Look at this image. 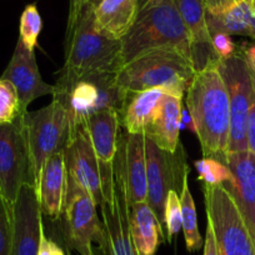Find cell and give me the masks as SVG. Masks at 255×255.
Segmentation results:
<instances>
[{
	"label": "cell",
	"mask_w": 255,
	"mask_h": 255,
	"mask_svg": "<svg viewBox=\"0 0 255 255\" xmlns=\"http://www.w3.org/2000/svg\"><path fill=\"white\" fill-rule=\"evenodd\" d=\"M218 70L229 97L230 135L228 151L248 150L247 122L252 103V72L239 50L225 60H219Z\"/></svg>",
	"instance_id": "8fae6325"
},
{
	"label": "cell",
	"mask_w": 255,
	"mask_h": 255,
	"mask_svg": "<svg viewBox=\"0 0 255 255\" xmlns=\"http://www.w3.org/2000/svg\"><path fill=\"white\" fill-rule=\"evenodd\" d=\"M179 197H180L181 204V229L184 232L186 249L190 253L197 252L204 245V242L199 232L197 210H195L194 200L189 189L188 176L184 179L183 188Z\"/></svg>",
	"instance_id": "d4e9b609"
},
{
	"label": "cell",
	"mask_w": 255,
	"mask_h": 255,
	"mask_svg": "<svg viewBox=\"0 0 255 255\" xmlns=\"http://www.w3.org/2000/svg\"><path fill=\"white\" fill-rule=\"evenodd\" d=\"M1 78L15 88L23 113L28 112L29 104L38 98L54 94V85L46 84L41 78L34 50L26 48L20 39Z\"/></svg>",
	"instance_id": "e0dca14e"
},
{
	"label": "cell",
	"mask_w": 255,
	"mask_h": 255,
	"mask_svg": "<svg viewBox=\"0 0 255 255\" xmlns=\"http://www.w3.org/2000/svg\"><path fill=\"white\" fill-rule=\"evenodd\" d=\"M145 159L146 202L164 228V210L169 191L175 190L180 194L184 179L189 175L185 151L180 144L176 151L169 153L145 136Z\"/></svg>",
	"instance_id": "30bf717a"
},
{
	"label": "cell",
	"mask_w": 255,
	"mask_h": 255,
	"mask_svg": "<svg viewBox=\"0 0 255 255\" xmlns=\"http://www.w3.org/2000/svg\"><path fill=\"white\" fill-rule=\"evenodd\" d=\"M193 61L174 50H151L123 65L117 83L127 92L161 89L183 99L195 75Z\"/></svg>",
	"instance_id": "3957f363"
},
{
	"label": "cell",
	"mask_w": 255,
	"mask_h": 255,
	"mask_svg": "<svg viewBox=\"0 0 255 255\" xmlns=\"http://www.w3.org/2000/svg\"><path fill=\"white\" fill-rule=\"evenodd\" d=\"M207 218L212 223L218 255H255V244L224 185L203 186Z\"/></svg>",
	"instance_id": "52a82bcc"
},
{
	"label": "cell",
	"mask_w": 255,
	"mask_h": 255,
	"mask_svg": "<svg viewBox=\"0 0 255 255\" xmlns=\"http://www.w3.org/2000/svg\"><path fill=\"white\" fill-rule=\"evenodd\" d=\"M97 208L92 195L68 175L65 204L59 222H61L65 245L80 255H94L93 243L99 245L104 237L103 222L98 218Z\"/></svg>",
	"instance_id": "9c48e42d"
},
{
	"label": "cell",
	"mask_w": 255,
	"mask_h": 255,
	"mask_svg": "<svg viewBox=\"0 0 255 255\" xmlns=\"http://www.w3.org/2000/svg\"><path fill=\"white\" fill-rule=\"evenodd\" d=\"M204 3H205V4H207V0H204Z\"/></svg>",
	"instance_id": "ee69618b"
},
{
	"label": "cell",
	"mask_w": 255,
	"mask_h": 255,
	"mask_svg": "<svg viewBox=\"0 0 255 255\" xmlns=\"http://www.w3.org/2000/svg\"><path fill=\"white\" fill-rule=\"evenodd\" d=\"M179 193L175 190L169 191L164 210V230L166 233L168 242H171L174 237L181 229V204Z\"/></svg>",
	"instance_id": "f1b7e54d"
},
{
	"label": "cell",
	"mask_w": 255,
	"mask_h": 255,
	"mask_svg": "<svg viewBox=\"0 0 255 255\" xmlns=\"http://www.w3.org/2000/svg\"><path fill=\"white\" fill-rule=\"evenodd\" d=\"M23 114L15 88L10 82L0 78V124L15 122Z\"/></svg>",
	"instance_id": "83f0119b"
},
{
	"label": "cell",
	"mask_w": 255,
	"mask_h": 255,
	"mask_svg": "<svg viewBox=\"0 0 255 255\" xmlns=\"http://www.w3.org/2000/svg\"><path fill=\"white\" fill-rule=\"evenodd\" d=\"M249 25L252 29V38L255 39V10L253 9L249 15Z\"/></svg>",
	"instance_id": "74e56055"
},
{
	"label": "cell",
	"mask_w": 255,
	"mask_h": 255,
	"mask_svg": "<svg viewBox=\"0 0 255 255\" xmlns=\"http://www.w3.org/2000/svg\"><path fill=\"white\" fill-rule=\"evenodd\" d=\"M224 161L232 170L233 180L222 185L232 195L255 244V154L228 151Z\"/></svg>",
	"instance_id": "2e32d148"
},
{
	"label": "cell",
	"mask_w": 255,
	"mask_h": 255,
	"mask_svg": "<svg viewBox=\"0 0 255 255\" xmlns=\"http://www.w3.org/2000/svg\"><path fill=\"white\" fill-rule=\"evenodd\" d=\"M120 40L108 38L98 30L94 9L87 4L82 13L67 24L65 64L60 72L75 75L118 72L120 69Z\"/></svg>",
	"instance_id": "277c9868"
},
{
	"label": "cell",
	"mask_w": 255,
	"mask_h": 255,
	"mask_svg": "<svg viewBox=\"0 0 255 255\" xmlns=\"http://www.w3.org/2000/svg\"><path fill=\"white\" fill-rule=\"evenodd\" d=\"M85 124L99 163L103 198H104L103 202H113L114 163L118 153V144H119V113L115 109L94 113L85 120Z\"/></svg>",
	"instance_id": "5bb4252c"
},
{
	"label": "cell",
	"mask_w": 255,
	"mask_h": 255,
	"mask_svg": "<svg viewBox=\"0 0 255 255\" xmlns=\"http://www.w3.org/2000/svg\"><path fill=\"white\" fill-rule=\"evenodd\" d=\"M23 123L30 160L31 185L36 190L44 164L67 144L70 120L63 104L53 99L48 107L24 113Z\"/></svg>",
	"instance_id": "8992f818"
},
{
	"label": "cell",
	"mask_w": 255,
	"mask_h": 255,
	"mask_svg": "<svg viewBox=\"0 0 255 255\" xmlns=\"http://www.w3.org/2000/svg\"><path fill=\"white\" fill-rule=\"evenodd\" d=\"M127 92L117 83V72L87 73L75 75L59 73L53 99L68 112L70 128L84 123L94 113L122 109Z\"/></svg>",
	"instance_id": "5b68a950"
},
{
	"label": "cell",
	"mask_w": 255,
	"mask_h": 255,
	"mask_svg": "<svg viewBox=\"0 0 255 255\" xmlns=\"http://www.w3.org/2000/svg\"><path fill=\"white\" fill-rule=\"evenodd\" d=\"M88 4V0H70L69 5V16H68V23H72L84 9Z\"/></svg>",
	"instance_id": "8d00e7d4"
},
{
	"label": "cell",
	"mask_w": 255,
	"mask_h": 255,
	"mask_svg": "<svg viewBox=\"0 0 255 255\" xmlns=\"http://www.w3.org/2000/svg\"><path fill=\"white\" fill-rule=\"evenodd\" d=\"M218 63L195 73L185 93V102L203 155L224 161L229 145L230 107Z\"/></svg>",
	"instance_id": "6da1fadb"
},
{
	"label": "cell",
	"mask_w": 255,
	"mask_h": 255,
	"mask_svg": "<svg viewBox=\"0 0 255 255\" xmlns=\"http://www.w3.org/2000/svg\"><path fill=\"white\" fill-rule=\"evenodd\" d=\"M63 151L68 175L87 190L100 207L104 198L99 163L85 122L70 128L69 138Z\"/></svg>",
	"instance_id": "4fadbf2b"
},
{
	"label": "cell",
	"mask_w": 255,
	"mask_h": 255,
	"mask_svg": "<svg viewBox=\"0 0 255 255\" xmlns=\"http://www.w3.org/2000/svg\"><path fill=\"white\" fill-rule=\"evenodd\" d=\"M124 171L127 183V194L129 205L146 202L148 184H146L145 136L144 134H130L125 131L120 135Z\"/></svg>",
	"instance_id": "ffe728a7"
},
{
	"label": "cell",
	"mask_w": 255,
	"mask_h": 255,
	"mask_svg": "<svg viewBox=\"0 0 255 255\" xmlns=\"http://www.w3.org/2000/svg\"><path fill=\"white\" fill-rule=\"evenodd\" d=\"M210 38H212V46L215 55L219 58V60H225L237 53V46L233 41L232 35L222 30L210 31Z\"/></svg>",
	"instance_id": "4dcf8cb0"
},
{
	"label": "cell",
	"mask_w": 255,
	"mask_h": 255,
	"mask_svg": "<svg viewBox=\"0 0 255 255\" xmlns=\"http://www.w3.org/2000/svg\"><path fill=\"white\" fill-rule=\"evenodd\" d=\"M67 255H70V253H69V252H68V249H67Z\"/></svg>",
	"instance_id": "7bdbcfd3"
},
{
	"label": "cell",
	"mask_w": 255,
	"mask_h": 255,
	"mask_svg": "<svg viewBox=\"0 0 255 255\" xmlns=\"http://www.w3.org/2000/svg\"><path fill=\"white\" fill-rule=\"evenodd\" d=\"M130 232L134 245L140 255H155L159 245L165 240L164 228L148 202L130 205Z\"/></svg>",
	"instance_id": "cb8c5ba5"
},
{
	"label": "cell",
	"mask_w": 255,
	"mask_h": 255,
	"mask_svg": "<svg viewBox=\"0 0 255 255\" xmlns=\"http://www.w3.org/2000/svg\"><path fill=\"white\" fill-rule=\"evenodd\" d=\"M191 39V60L195 72L219 61L212 46L204 0H174Z\"/></svg>",
	"instance_id": "ac0fdd59"
},
{
	"label": "cell",
	"mask_w": 255,
	"mask_h": 255,
	"mask_svg": "<svg viewBox=\"0 0 255 255\" xmlns=\"http://www.w3.org/2000/svg\"><path fill=\"white\" fill-rule=\"evenodd\" d=\"M164 94L161 89L127 92L119 110L120 127L124 128L127 133L145 134L158 114Z\"/></svg>",
	"instance_id": "44dd1931"
},
{
	"label": "cell",
	"mask_w": 255,
	"mask_h": 255,
	"mask_svg": "<svg viewBox=\"0 0 255 255\" xmlns=\"http://www.w3.org/2000/svg\"><path fill=\"white\" fill-rule=\"evenodd\" d=\"M120 43V68L141 54L159 49L178 51L191 60L190 35L174 0L141 6L135 23Z\"/></svg>",
	"instance_id": "7a4b0ae2"
},
{
	"label": "cell",
	"mask_w": 255,
	"mask_h": 255,
	"mask_svg": "<svg viewBox=\"0 0 255 255\" xmlns=\"http://www.w3.org/2000/svg\"><path fill=\"white\" fill-rule=\"evenodd\" d=\"M11 223L10 255H38L44 223L38 194L30 183L24 184L19 191L11 209Z\"/></svg>",
	"instance_id": "9a60e30c"
},
{
	"label": "cell",
	"mask_w": 255,
	"mask_h": 255,
	"mask_svg": "<svg viewBox=\"0 0 255 255\" xmlns=\"http://www.w3.org/2000/svg\"><path fill=\"white\" fill-rule=\"evenodd\" d=\"M38 255H67V250H64L55 240L49 238L45 233V228L43 227Z\"/></svg>",
	"instance_id": "d6a6232c"
},
{
	"label": "cell",
	"mask_w": 255,
	"mask_h": 255,
	"mask_svg": "<svg viewBox=\"0 0 255 255\" xmlns=\"http://www.w3.org/2000/svg\"><path fill=\"white\" fill-rule=\"evenodd\" d=\"M140 0H100L94 8L95 26L103 35L122 40L135 23Z\"/></svg>",
	"instance_id": "7402d4cb"
},
{
	"label": "cell",
	"mask_w": 255,
	"mask_h": 255,
	"mask_svg": "<svg viewBox=\"0 0 255 255\" xmlns=\"http://www.w3.org/2000/svg\"><path fill=\"white\" fill-rule=\"evenodd\" d=\"M252 83H253V93H252V103H250L249 114H248L247 122V140H248V150L255 154V73H252Z\"/></svg>",
	"instance_id": "1f68e13d"
},
{
	"label": "cell",
	"mask_w": 255,
	"mask_h": 255,
	"mask_svg": "<svg viewBox=\"0 0 255 255\" xmlns=\"http://www.w3.org/2000/svg\"><path fill=\"white\" fill-rule=\"evenodd\" d=\"M145 1H146V0H140L141 5H143V4L145 3ZM99 3H100V0H88V4H89V5L92 6L93 9H94L95 6H97ZM140 8H141V6H140Z\"/></svg>",
	"instance_id": "f35d334b"
},
{
	"label": "cell",
	"mask_w": 255,
	"mask_h": 255,
	"mask_svg": "<svg viewBox=\"0 0 255 255\" xmlns=\"http://www.w3.org/2000/svg\"><path fill=\"white\" fill-rule=\"evenodd\" d=\"M68 173L64 151H56L48 159L41 170L36 194L43 217L59 222L64 212L67 195Z\"/></svg>",
	"instance_id": "d6986e66"
},
{
	"label": "cell",
	"mask_w": 255,
	"mask_h": 255,
	"mask_svg": "<svg viewBox=\"0 0 255 255\" xmlns=\"http://www.w3.org/2000/svg\"><path fill=\"white\" fill-rule=\"evenodd\" d=\"M43 28V21L35 4H29L25 6L20 16V28H19V39L24 45L30 50H34L38 44L39 34Z\"/></svg>",
	"instance_id": "4316f807"
},
{
	"label": "cell",
	"mask_w": 255,
	"mask_h": 255,
	"mask_svg": "<svg viewBox=\"0 0 255 255\" xmlns=\"http://www.w3.org/2000/svg\"><path fill=\"white\" fill-rule=\"evenodd\" d=\"M234 0H207V11L212 14L222 13L223 10L228 8Z\"/></svg>",
	"instance_id": "d590c367"
},
{
	"label": "cell",
	"mask_w": 255,
	"mask_h": 255,
	"mask_svg": "<svg viewBox=\"0 0 255 255\" xmlns=\"http://www.w3.org/2000/svg\"><path fill=\"white\" fill-rule=\"evenodd\" d=\"M13 223L11 208L0 193V255H10Z\"/></svg>",
	"instance_id": "f546056e"
},
{
	"label": "cell",
	"mask_w": 255,
	"mask_h": 255,
	"mask_svg": "<svg viewBox=\"0 0 255 255\" xmlns=\"http://www.w3.org/2000/svg\"><path fill=\"white\" fill-rule=\"evenodd\" d=\"M245 1H248V3H249L250 5H252V4H253V1H254V0H245Z\"/></svg>",
	"instance_id": "60d3db41"
},
{
	"label": "cell",
	"mask_w": 255,
	"mask_h": 255,
	"mask_svg": "<svg viewBox=\"0 0 255 255\" xmlns=\"http://www.w3.org/2000/svg\"><path fill=\"white\" fill-rule=\"evenodd\" d=\"M25 183L31 184L30 160L20 115L15 122L0 124V193L11 209Z\"/></svg>",
	"instance_id": "7c38bea8"
},
{
	"label": "cell",
	"mask_w": 255,
	"mask_h": 255,
	"mask_svg": "<svg viewBox=\"0 0 255 255\" xmlns=\"http://www.w3.org/2000/svg\"><path fill=\"white\" fill-rule=\"evenodd\" d=\"M181 123V99L164 94L158 114L144 135L163 150L174 153L180 145L179 133Z\"/></svg>",
	"instance_id": "603a6c76"
},
{
	"label": "cell",
	"mask_w": 255,
	"mask_h": 255,
	"mask_svg": "<svg viewBox=\"0 0 255 255\" xmlns=\"http://www.w3.org/2000/svg\"><path fill=\"white\" fill-rule=\"evenodd\" d=\"M198 171V179L203 183V186H214L229 183L233 180V173L224 161L217 158L204 156L194 163Z\"/></svg>",
	"instance_id": "484cf974"
},
{
	"label": "cell",
	"mask_w": 255,
	"mask_h": 255,
	"mask_svg": "<svg viewBox=\"0 0 255 255\" xmlns=\"http://www.w3.org/2000/svg\"><path fill=\"white\" fill-rule=\"evenodd\" d=\"M159 1H161V0H146L145 3L143 4V5H153V4L159 3ZM143 5H141V6H143Z\"/></svg>",
	"instance_id": "ab89813d"
},
{
	"label": "cell",
	"mask_w": 255,
	"mask_h": 255,
	"mask_svg": "<svg viewBox=\"0 0 255 255\" xmlns=\"http://www.w3.org/2000/svg\"><path fill=\"white\" fill-rule=\"evenodd\" d=\"M104 237L94 255H140L134 245L130 232V205L128 200L122 143L118 144L114 163V199L100 205Z\"/></svg>",
	"instance_id": "ba28073f"
},
{
	"label": "cell",
	"mask_w": 255,
	"mask_h": 255,
	"mask_svg": "<svg viewBox=\"0 0 255 255\" xmlns=\"http://www.w3.org/2000/svg\"><path fill=\"white\" fill-rule=\"evenodd\" d=\"M252 6H253V9H254V10H255V0H254V1H253Z\"/></svg>",
	"instance_id": "b9f144b4"
},
{
	"label": "cell",
	"mask_w": 255,
	"mask_h": 255,
	"mask_svg": "<svg viewBox=\"0 0 255 255\" xmlns=\"http://www.w3.org/2000/svg\"><path fill=\"white\" fill-rule=\"evenodd\" d=\"M204 255H218L214 232H213L212 223L209 220L207 223V235H205L204 240Z\"/></svg>",
	"instance_id": "e575fe53"
},
{
	"label": "cell",
	"mask_w": 255,
	"mask_h": 255,
	"mask_svg": "<svg viewBox=\"0 0 255 255\" xmlns=\"http://www.w3.org/2000/svg\"><path fill=\"white\" fill-rule=\"evenodd\" d=\"M239 53L242 54L250 72L255 73V43L244 44V48H240Z\"/></svg>",
	"instance_id": "836d02e7"
}]
</instances>
